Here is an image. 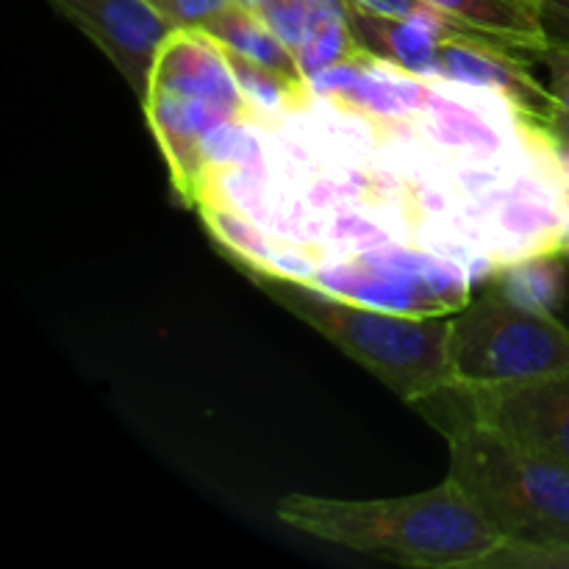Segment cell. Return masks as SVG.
<instances>
[{
  "mask_svg": "<svg viewBox=\"0 0 569 569\" xmlns=\"http://www.w3.org/2000/svg\"><path fill=\"white\" fill-rule=\"evenodd\" d=\"M244 6H250V9H264V6H270V3H276V0H242Z\"/></svg>",
  "mask_w": 569,
  "mask_h": 569,
  "instance_id": "cb8c5ba5",
  "label": "cell"
},
{
  "mask_svg": "<svg viewBox=\"0 0 569 569\" xmlns=\"http://www.w3.org/2000/svg\"><path fill=\"white\" fill-rule=\"evenodd\" d=\"M203 31H209L217 42H222L228 50L244 56V59L256 61V64L270 67V70L281 72V76L292 78V81L309 83L303 78V72H300L295 50H289L287 44L270 31L264 17L256 9H250V6H244L242 0H231L226 9L217 11V14L206 22Z\"/></svg>",
  "mask_w": 569,
  "mask_h": 569,
  "instance_id": "7c38bea8",
  "label": "cell"
},
{
  "mask_svg": "<svg viewBox=\"0 0 569 569\" xmlns=\"http://www.w3.org/2000/svg\"><path fill=\"white\" fill-rule=\"evenodd\" d=\"M253 278L278 306L331 339L398 398L415 403L453 387L450 320L376 309L292 278Z\"/></svg>",
  "mask_w": 569,
  "mask_h": 569,
  "instance_id": "7a4b0ae2",
  "label": "cell"
},
{
  "mask_svg": "<svg viewBox=\"0 0 569 569\" xmlns=\"http://www.w3.org/2000/svg\"><path fill=\"white\" fill-rule=\"evenodd\" d=\"M522 53L531 56L528 61H539L548 70V128L556 142H569V44H542V48L522 50Z\"/></svg>",
  "mask_w": 569,
  "mask_h": 569,
  "instance_id": "2e32d148",
  "label": "cell"
},
{
  "mask_svg": "<svg viewBox=\"0 0 569 569\" xmlns=\"http://www.w3.org/2000/svg\"><path fill=\"white\" fill-rule=\"evenodd\" d=\"M539 20L548 44H569V0H539Z\"/></svg>",
  "mask_w": 569,
  "mask_h": 569,
  "instance_id": "ffe728a7",
  "label": "cell"
},
{
  "mask_svg": "<svg viewBox=\"0 0 569 569\" xmlns=\"http://www.w3.org/2000/svg\"><path fill=\"white\" fill-rule=\"evenodd\" d=\"M231 0H153L156 9L176 28H203Z\"/></svg>",
  "mask_w": 569,
  "mask_h": 569,
  "instance_id": "d6986e66",
  "label": "cell"
},
{
  "mask_svg": "<svg viewBox=\"0 0 569 569\" xmlns=\"http://www.w3.org/2000/svg\"><path fill=\"white\" fill-rule=\"evenodd\" d=\"M559 250H561V253H569V194H567V200H565V222H561Z\"/></svg>",
  "mask_w": 569,
  "mask_h": 569,
  "instance_id": "7402d4cb",
  "label": "cell"
},
{
  "mask_svg": "<svg viewBox=\"0 0 569 569\" xmlns=\"http://www.w3.org/2000/svg\"><path fill=\"white\" fill-rule=\"evenodd\" d=\"M150 3H153V0H150Z\"/></svg>",
  "mask_w": 569,
  "mask_h": 569,
  "instance_id": "d4e9b609",
  "label": "cell"
},
{
  "mask_svg": "<svg viewBox=\"0 0 569 569\" xmlns=\"http://www.w3.org/2000/svg\"><path fill=\"white\" fill-rule=\"evenodd\" d=\"M276 517L320 542L417 569H478L506 545L450 478L426 492L389 500L295 492L278 500Z\"/></svg>",
  "mask_w": 569,
  "mask_h": 569,
  "instance_id": "6da1fadb",
  "label": "cell"
},
{
  "mask_svg": "<svg viewBox=\"0 0 569 569\" xmlns=\"http://www.w3.org/2000/svg\"><path fill=\"white\" fill-rule=\"evenodd\" d=\"M156 144L164 153L176 192L187 206H198L206 172L203 139L226 122L242 120L220 103L150 89L142 100ZM250 122V120H248Z\"/></svg>",
  "mask_w": 569,
  "mask_h": 569,
  "instance_id": "52a82bcc",
  "label": "cell"
},
{
  "mask_svg": "<svg viewBox=\"0 0 569 569\" xmlns=\"http://www.w3.org/2000/svg\"><path fill=\"white\" fill-rule=\"evenodd\" d=\"M439 59H442V78L503 92L528 120L548 126L550 89L531 76L522 50L500 39L472 33V37H445L439 42Z\"/></svg>",
  "mask_w": 569,
  "mask_h": 569,
  "instance_id": "9c48e42d",
  "label": "cell"
},
{
  "mask_svg": "<svg viewBox=\"0 0 569 569\" xmlns=\"http://www.w3.org/2000/svg\"><path fill=\"white\" fill-rule=\"evenodd\" d=\"M76 22L122 72L139 100L148 98L150 72L164 39L176 31L150 0H50Z\"/></svg>",
  "mask_w": 569,
  "mask_h": 569,
  "instance_id": "8992f818",
  "label": "cell"
},
{
  "mask_svg": "<svg viewBox=\"0 0 569 569\" xmlns=\"http://www.w3.org/2000/svg\"><path fill=\"white\" fill-rule=\"evenodd\" d=\"M450 445L448 478L511 548H569V467L533 456L481 422L439 426Z\"/></svg>",
  "mask_w": 569,
  "mask_h": 569,
  "instance_id": "3957f363",
  "label": "cell"
},
{
  "mask_svg": "<svg viewBox=\"0 0 569 569\" xmlns=\"http://www.w3.org/2000/svg\"><path fill=\"white\" fill-rule=\"evenodd\" d=\"M453 17L467 31L487 33L517 50L548 44L539 20V0H426Z\"/></svg>",
  "mask_w": 569,
  "mask_h": 569,
  "instance_id": "8fae6325",
  "label": "cell"
},
{
  "mask_svg": "<svg viewBox=\"0 0 569 569\" xmlns=\"http://www.w3.org/2000/svg\"><path fill=\"white\" fill-rule=\"evenodd\" d=\"M495 283L511 303L539 315H556V309L565 303L567 276L559 253H537L503 264Z\"/></svg>",
  "mask_w": 569,
  "mask_h": 569,
  "instance_id": "4fadbf2b",
  "label": "cell"
},
{
  "mask_svg": "<svg viewBox=\"0 0 569 569\" xmlns=\"http://www.w3.org/2000/svg\"><path fill=\"white\" fill-rule=\"evenodd\" d=\"M478 569H569V548L531 550L503 545Z\"/></svg>",
  "mask_w": 569,
  "mask_h": 569,
  "instance_id": "ac0fdd59",
  "label": "cell"
},
{
  "mask_svg": "<svg viewBox=\"0 0 569 569\" xmlns=\"http://www.w3.org/2000/svg\"><path fill=\"white\" fill-rule=\"evenodd\" d=\"M467 415L533 456L569 467V367L500 387L456 389Z\"/></svg>",
  "mask_w": 569,
  "mask_h": 569,
  "instance_id": "5b68a950",
  "label": "cell"
},
{
  "mask_svg": "<svg viewBox=\"0 0 569 569\" xmlns=\"http://www.w3.org/2000/svg\"><path fill=\"white\" fill-rule=\"evenodd\" d=\"M198 209L211 237L226 248V253L233 261H239L250 276H259L267 270V261H270L278 239H272L253 217L217 203H200Z\"/></svg>",
  "mask_w": 569,
  "mask_h": 569,
  "instance_id": "5bb4252c",
  "label": "cell"
},
{
  "mask_svg": "<svg viewBox=\"0 0 569 569\" xmlns=\"http://www.w3.org/2000/svg\"><path fill=\"white\" fill-rule=\"evenodd\" d=\"M150 89L220 103L242 120L256 122L233 76L228 50L203 28H176L164 39L150 72Z\"/></svg>",
  "mask_w": 569,
  "mask_h": 569,
  "instance_id": "ba28073f",
  "label": "cell"
},
{
  "mask_svg": "<svg viewBox=\"0 0 569 569\" xmlns=\"http://www.w3.org/2000/svg\"><path fill=\"white\" fill-rule=\"evenodd\" d=\"M556 156H559V164L569 181V142H556Z\"/></svg>",
  "mask_w": 569,
  "mask_h": 569,
  "instance_id": "603a6c76",
  "label": "cell"
},
{
  "mask_svg": "<svg viewBox=\"0 0 569 569\" xmlns=\"http://www.w3.org/2000/svg\"><path fill=\"white\" fill-rule=\"evenodd\" d=\"M453 322V387L476 389L520 383L569 367V328L556 315L511 303L495 283L467 303Z\"/></svg>",
  "mask_w": 569,
  "mask_h": 569,
  "instance_id": "277c9868",
  "label": "cell"
},
{
  "mask_svg": "<svg viewBox=\"0 0 569 569\" xmlns=\"http://www.w3.org/2000/svg\"><path fill=\"white\" fill-rule=\"evenodd\" d=\"M353 3L365 6V9L376 11V14L400 17V20H411V17L428 9L426 0H353Z\"/></svg>",
  "mask_w": 569,
  "mask_h": 569,
  "instance_id": "44dd1931",
  "label": "cell"
},
{
  "mask_svg": "<svg viewBox=\"0 0 569 569\" xmlns=\"http://www.w3.org/2000/svg\"><path fill=\"white\" fill-rule=\"evenodd\" d=\"M259 14L264 17L270 31L276 33L289 50L298 53L300 44L306 42V37H309L311 31L309 3H306V0H276V3L259 9Z\"/></svg>",
  "mask_w": 569,
  "mask_h": 569,
  "instance_id": "e0dca14e",
  "label": "cell"
},
{
  "mask_svg": "<svg viewBox=\"0 0 569 569\" xmlns=\"http://www.w3.org/2000/svg\"><path fill=\"white\" fill-rule=\"evenodd\" d=\"M361 53L356 48L353 37L348 31V22L345 20H320V22H311V31L306 37V42L300 44L298 56V64L303 78L309 81L311 76H317L320 70L326 67L337 64V61L350 59V56Z\"/></svg>",
  "mask_w": 569,
  "mask_h": 569,
  "instance_id": "9a60e30c",
  "label": "cell"
},
{
  "mask_svg": "<svg viewBox=\"0 0 569 569\" xmlns=\"http://www.w3.org/2000/svg\"><path fill=\"white\" fill-rule=\"evenodd\" d=\"M345 22L361 53L403 67L428 81L442 78V59H439L442 39L420 22L376 14L353 0H345Z\"/></svg>",
  "mask_w": 569,
  "mask_h": 569,
  "instance_id": "30bf717a",
  "label": "cell"
}]
</instances>
